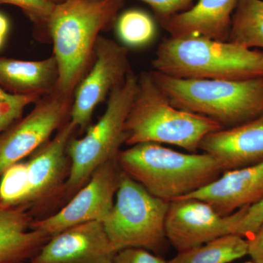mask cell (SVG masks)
<instances>
[{"mask_svg":"<svg viewBox=\"0 0 263 263\" xmlns=\"http://www.w3.org/2000/svg\"><path fill=\"white\" fill-rule=\"evenodd\" d=\"M33 221L26 205L6 206L0 202V263H26L51 236L31 228Z\"/></svg>","mask_w":263,"mask_h":263,"instance_id":"cell-17","label":"cell"},{"mask_svg":"<svg viewBox=\"0 0 263 263\" xmlns=\"http://www.w3.org/2000/svg\"><path fill=\"white\" fill-rule=\"evenodd\" d=\"M116 23L118 37L129 47L146 46L152 42L156 34L155 22L143 10H126L119 15Z\"/></svg>","mask_w":263,"mask_h":263,"instance_id":"cell-21","label":"cell"},{"mask_svg":"<svg viewBox=\"0 0 263 263\" xmlns=\"http://www.w3.org/2000/svg\"><path fill=\"white\" fill-rule=\"evenodd\" d=\"M2 4L18 7L33 23L41 28L46 29L49 36L48 22L57 5L52 0H0V5Z\"/></svg>","mask_w":263,"mask_h":263,"instance_id":"cell-24","label":"cell"},{"mask_svg":"<svg viewBox=\"0 0 263 263\" xmlns=\"http://www.w3.org/2000/svg\"><path fill=\"white\" fill-rule=\"evenodd\" d=\"M248 242V255L254 263H263V224Z\"/></svg>","mask_w":263,"mask_h":263,"instance_id":"cell-28","label":"cell"},{"mask_svg":"<svg viewBox=\"0 0 263 263\" xmlns=\"http://www.w3.org/2000/svg\"><path fill=\"white\" fill-rule=\"evenodd\" d=\"M263 224V197L258 202L250 205L245 216L235 228L234 235L249 239Z\"/></svg>","mask_w":263,"mask_h":263,"instance_id":"cell-25","label":"cell"},{"mask_svg":"<svg viewBox=\"0 0 263 263\" xmlns=\"http://www.w3.org/2000/svg\"><path fill=\"white\" fill-rule=\"evenodd\" d=\"M41 98L36 95L12 94L0 87V135L22 118L28 105Z\"/></svg>","mask_w":263,"mask_h":263,"instance_id":"cell-23","label":"cell"},{"mask_svg":"<svg viewBox=\"0 0 263 263\" xmlns=\"http://www.w3.org/2000/svg\"><path fill=\"white\" fill-rule=\"evenodd\" d=\"M220 129L209 118L174 106L151 71L138 76L136 94L124 126V143L128 146L154 143L197 153L202 140Z\"/></svg>","mask_w":263,"mask_h":263,"instance_id":"cell-4","label":"cell"},{"mask_svg":"<svg viewBox=\"0 0 263 263\" xmlns=\"http://www.w3.org/2000/svg\"><path fill=\"white\" fill-rule=\"evenodd\" d=\"M72 102L73 97L55 89L40 99L26 117L0 135V177L5 170L47 143L70 120Z\"/></svg>","mask_w":263,"mask_h":263,"instance_id":"cell-8","label":"cell"},{"mask_svg":"<svg viewBox=\"0 0 263 263\" xmlns=\"http://www.w3.org/2000/svg\"><path fill=\"white\" fill-rule=\"evenodd\" d=\"M115 254L103 222L94 221L53 235L26 263H110Z\"/></svg>","mask_w":263,"mask_h":263,"instance_id":"cell-13","label":"cell"},{"mask_svg":"<svg viewBox=\"0 0 263 263\" xmlns=\"http://www.w3.org/2000/svg\"><path fill=\"white\" fill-rule=\"evenodd\" d=\"M116 200L103 221L116 253L138 247L160 253L166 247L164 223L169 202L152 194L121 171Z\"/></svg>","mask_w":263,"mask_h":263,"instance_id":"cell-7","label":"cell"},{"mask_svg":"<svg viewBox=\"0 0 263 263\" xmlns=\"http://www.w3.org/2000/svg\"><path fill=\"white\" fill-rule=\"evenodd\" d=\"M228 41L250 49L263 48V0H238Z\"/></svg>","mask_w":263,"mask_h":263,"instance_id":"cell-20","label":"cell"},{"mask_svg":"<svg viewBox=\"0 0 263 263\" xmlns=\"http://www.w3.org/2000/svg\"><path fill=\"white\" fill-rule=\"evenodd\" d=\"M77 129L70 119L27 161L29 191L24 205L29 209L63 195L70 171L67 145Z\"/></svg>","mask_w":263,"mask_h":263,"instance_id":"cell-12","label":"cell"},{"mask_svg":"<svg viewBox=\"0 0 263 263\" xmlns=\"http://www.w3.org/2000/svg\"><path fill=\"white\" fill-rule=\"evenodd\" d=\"M262 197L263 161L226 171L212 183L181 198L201 200L221 215L227 216L253 205Z\"/></svg>","mask_w":263,"mask_h":263,"instance_id":"cell-15","label":"cell"},{"mask_svg":"<svg viewBox=\"0 0 263 263\" xmlns=\"http://www.w3.org/2000/svg\"><path fill=\"white\" fill-rule=\"evenodd\" d=\"M120 172L117 160L102 164L60 211L33 220L31 228L52 237L83 223L103 222L113 207Z\"/></svg>","mask_w":263,"mask_h":263,"instance_id":"cell-10","label":"cell"},{"mask_svg":"<svg viewBox=\"0 0 263 263\" xmlns=\"http://www.w3.org/2000/svg\"><path fill=\"white\" fill-rule=\"evenodd\" d=\"M151 72L174 106L209 118L222 129L263 114V77L240 81L183 79Z\"/></svg>","mask_w":263,"mask_h":263,"instance_id":"cell-5","label":"cell"},{"mask_svg":"<svg viewBox=\"0 0 263 263\" xmlns=\"http://www.w3.org/2000/svg\"><path fill=\"white\" fill-rule=\"evenodd\" d=\"M248 255V242L238 235L219 237L199 247L178 252L169 263H230Z\"/></svg>","mask_w":263,"mask_h":263,"instance_id":"cell-19","label":"cell"},{"mask_svg":"<svg viewBox=\"0 0 263 263\" xmlns=\"http://www.w3.org/2000/svg\"><path fill=\"white\" fill-rule=\"evenodd\" d=\"M112 263H169L160 256L155 255L147 249L133 247L118 251L114 254Z\"/></svg>","mask_w":263,"mask_h":263,"instance_id":"cell-27","label":"cell"},{"mask_svg":"<svg viewBox=\"0 0 263 263\" xmlns=\"http://www.w3.org/2000/svg\"><path fill=\"white\" fill-rule=\"evenodd\" d=\"M152 65L178 79L248 80L263 77V52L228 41L170 37L159 45Z\"/></svg>","mask_w":263,"mask_h":263,"instance_id":"cell-3","label":"cell"},{"mask_svg":"<svg viewBox=\"0 0 263 263\" xmlns=\"http://www.w3.org/2000/svg\"><path fill=\"white\" fill-rule=\"evenodd\" d=\"M124 0H65L57 4L48 33L58 67L56 90L73 97L95 60L100 32L113 23Z\"/></svg>","mask_w":263,"mask_h":263,"instance_id":"cell-1","label":"cell"},{"mask_svg":"<svg viewBox=\"0 0 263 263\" xmlns=\"http://www.w3.org/2000/svg\"><path fill=\"white\" fill-rule=\"evenodd\" d=\"M10 29V23L8 18L0 13V34L7 37Z\"/></svg>","mask_w":263,"mask_h":263,"instance_id":"cell-29","label":"cell"},{"mask_svg":"<svg viewBox=\"0 0 263 263\" xmlns=\"http://www.w3.org/2000/svg\"><path fill=\"white\" fill-rule=\"evenodd\" d=\"M131 70L127 46L100 35L92 65L73 95L70 121L78 129L83 131L89 127L95 108L108 100Z\"/></svg>","mask_w":263,"mask_h":263,"instance_id":"cell-9","label":"cell"},{"mask_svg":"<svg viewBox=\"0 0 263 263\" xmlns=\"http://www.w3.org/2000/svg\"><path fill=\"white\" fill-rule=\"evenodd\" d=\"M52 1H53V3H56V4H59V3H63L65 0H52Z\"/></svg>","mask_w":263,"mask_h":263,"instance_id":"cell-31","label":"cell"},{"mask_svg":"<svg viewBox=\"0 0 263 263\" xmlns=\"http://www.w3.org/2000/svg\"><path fill=\"white\" fill-rule=\"evenodd\" d=\"M58 78L53 54L38 61L0 57V87L12 94L42 98L56 89Z\"/></svg>","mask_w":263,"mask_h":263,"instance_id":"cell-18","label":"cell"},{"mask_svg":"<svg viewBox=\"0 0 263 263\" xmlns=\"http://www.w3.org/2000/svg\"><path fill=\"white\" fill-rule=\"evenodd\" d=\"M147 3L155 12L159 22L182 13L193 6L195 0H141Z\"/></svg>","mask_w":263,"mask_h":263,"instance_id":"cell-26","label":"cell"},{"mask_svg":"<svg viewBox=\"0 0 263 263\" xmlns=\"http://www.w3.org/2000/svg\"><path fill=\"white\" fill-rule=\"evenodd\" d=\"M243 263H254V262H253V261L251 260V261H247V262H245Z\"/></svg>","mask_w":263,"mask_h":263,"instance_id":"cell-32","label":"cell"},{"mask_svg":"<svg viewBox=\"0 0 263 263\" xmlns=\"http://www.w3.org/2000/svg\"><path fill=\"white\" fill-rule=\"evenodd\" d=\"M5 39H6V37H5V36L0 34V49H1V48L3 47V46H4Z\"/></svg>","mask_w":263,"mask_h":263,"instance_id":"cell-30","label":"cell"},{"mask_svg":"<svg viewBox=\"0 0 263 263\" xmlns=\"http://www.w3.org/2000/svg\"><path fill=\"white\" fill-rule=\"evenodd\" d=\"M200 150L212 156L223 173L263 161V114L235 127L218 129L202 140Z\"/></svg>","mask_w":263,"mask_h":263,"instance_id":"cell-14","label":"cell"},{"mask_svg":"<svg viewBox=\"0 0 263 263\" xmlns=\"http://www.w3.org/2000/svg\"><path fill=\"white\" fill-rule=\"evenodd\" d=\"M138 76L133 70L125 81L112 91L105 113L86 129L82 138H72L67 145L70 171L63 195L72 197L87 182L102 164L117 160L125 141L124 126L138 88Z\"/></svg>","mask_w":263,"mask_h":263,"instance_id":"cell-6","label":"cell"},{"mask_svg":"<svg viewBox=\"0 0 263 263\" xmlns=\"http://www.w3.org/2000/svg\"><path fill=\"white\" fill-rule=\"evenodd\" d=\"M117 161L121 171L167 202L195 193L223 173L217 161L206 153H183L158 143L129 146L119 152Z\"/></svg>","mask_w":263,"mask_h":263,"instance_id":"cell-2","label":"cell"},{"mask_svg":"<svg viewBox=\"0 0 263 263\" xmlns=\"http://www.w3.org/2000/svg\"><path fill=\"white\" fill-rule=\"evenodd\" d=\"M238 0H198L182 13L159 22L172 37H203L228 41Z\"/></svg>","mask_w":263,"mask_h":263,"instance_id":"cell-16","label":"cell"},{"mask_svg":"<svg viewBox=\"0 0 263 263\" xmlns=\"http://www.w3.org/2000/svg\"><path fill=\"white\" fill-rule=\"evenodd\" d=\"M249 207L222 216L208 202L198 199L173 200L169 202L164 223L166 238L179 252L224 235L234 234Z\"/></svg>","mask_w":263,"mask_h":263,"instance_id":"cell-11","label":"cell"},{"mask_svg":"<svg viewBox=\"0 0 263 263\" xmlns=\"http://www.w3.org/2000/svg\"><path fill=\"white\" fill-rule=\"evenodd\" d=\"M110 263H112V261H111V262H110Z\"/></svg>","mask_w":263,"mask_h":263,"instance_id":"cell-33","label":"cell"},{"mask_svg":"<svg viewBox=\"0 0 263 263\" xmlns=\"http://www.w3.org/2000/svg\"><path fill=\"white\" fill-rule=\"evenodd\" d=\"M29 191L28 166L21 161L5 170L0 177V202L6 206L24 205Z\"/></svg>","mask_w":263,"mask_h":263,"instance_id":"cell-22","label":"cell"}]
</instances>
